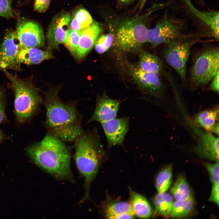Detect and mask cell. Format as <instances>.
<instances>
[{
  "label": "cell",
  "instance_id": "7",
  "mask_svg": "<svg viewBox=\"0 0 219 219\" xmlns=\"http://www.w3.org/2000/svg\"><path fill=\"white\" fill-rule=\"evenodd\" d=\"M148 30L142 18L126 20L117 30L116 45L124 51H137L147 41Z\"/></svg>",
  "mask_w": 219,
  "mask_h": 219
},
{
  "label": "cell",
  "instance_id": "2",
  "mask_svg": "<svg viewBox=\"0 0 219 219\" xmlns=\"http://www.w3.org/2000/svg\"><path fill=\"white\" fill-rule=\"evenodd\" d=\"M26 151L38 166L54 177L74 181L71 149L64 142L47 133L41 141L27 147Z\"/></svg>",
  "mask_w": 219,
  "mask_h": 219
},
{
  "label": "cell",
  "instance_id": "30",
  "mask_svg": "<svg viewBox=\"0 0 219 219\" xmlns=\"http://www.w3.org/2000/svg\"><path fill=\"white\" fill-rule=\"evenodd\" d=\"M7 100L5 90L0 88V124L9 123L5 113Z\"/></svg>",
  "mask_w": 219,
  "mask_h": 219
},
{
  "label": "cell",
  "instance_id": "36",
  "mask_svg": "<svg viewBox=\"0 0 219 219\" xmlns=\"http://www.w3.org/2000/svg\"><path fill=\"white\" fill-rule=\"evenodd\" d=\"M7 139V137L5 133L0 128V144Z\"/></svg>",
  "mask_w": 219,
  "mask_h": 219
},
{
  "label": "cell",
  "instance_id": "12",
  "mask_svg": "<svg viewBox=\"0 0 219 219\" xmlns=\"http://www.w3.org/2000/svg\"><path fill=\"white\" fill-rule=\"evenodd\" d=\"M71 19L70 14L66 12H60L53 17L46 35L48 51L58 49L63 43Z\"/></svg>",
  "mask_w": 219,
  "mask_h": 219
},
{
  "label": "cell",
  "instance_id": "31",
  "mask_svg": "<svg viewBox=\"0 0 219 219\" xmlns=\"http://www.w3.org/2000/svg\"><path fill=\"white\" fill-rule=\"evenodd\" d=\"M203 164L209 173L211 182L213 184L219 183V162L212 164L204 162Z\"/></svg>",
  "mask_w": 219,
  "mask_h": 219
},
{
  "label": "cell",
  "instance_id": "18",
  "mask_svg": "<svg viewBox=\"0 0 219 219\" xmlns=\"http://www.w3.org/2000/svg\"><path fill=\"white\" fill-rule=\"evenodd\" d=\"M51 52L44 51L38 48H21L16 58V62L20 66L21 64L27 65L37 64L53 58Z\"/></svg>",
  "mask_w": 219,
  "mask_h": 219
},
{
  "label": "cell",
  "instance_id": "24",
  "mask_svg": "<svg viewBox=\"0 0 219 219\" xmlns=\"http://www.w3.org/2000/svg\"><path fill=\"white\" fill-rule=\"evenodd\" d=\"M170 191L176 200H186L193 197L189 184L182 176L177 179Z\"/></svg>",
  "mask_w": 219,
  "mask_h": 219
},
{
  "label": "cell",
  "instance_id": "16",
  "mask_svg": "<svg viewBox=\"0 0 219 219\" xmlns=\"http://www.w3.org/2000/svg\"><path fill=\"white\" fill-rule=\"evenodd\" d=\"M101 32L99 24L96 22L82 31L75 56L81 59L84 57L95 45Z\"/></svg>",
  "mask_w": 219,
  "mask_h": 219
},
{
  "label": "cell",
  "instance_id": "19",
  "mask_svg": "<svg viewBox=\"0 0 219 219\" xmlns=\"http://www.w3.org/2000/svg\"><path fill=\"white\" fill-rule=\"evenodd\" d=\"M141 70L147 72L162 74L164 73L163 65L156 55L146 51H143L139 56L137 67Z\"/></svg>",
  "mask_w": 219,
  "mask_h": 219
},
{
  "label": "cell",
  "instance_id": "28",
  "mask_svg": "<svg viewBox=\"0 0 219 219\" xmlns=\"http://www.w3.org/2000/svg\"><path fill=\"white\" fill-rule=\"evenodd\" d=\"M82 31H77L69 28L63 42L66 48L75 56L78 47Z\"/></svg>",
  "mask_w": 219,
  "mask_h": 219
},
{
  "label": "cell",
  "instance_id": "38",
  "mask_svg": "<svg viewBox=\"0 0 219 219\" xmlns=\"http://www.w3.org/2000/svg\"><path fill=\"white\" fill-rule=\"evenodd\" d=\"M147 0H142V3L144 4Z\"/></svg>",
  "mask_w": 219,
  "mask_h": 219
},
{
  "label": "cell",
  "instance_id": "21",
  "mask_svg": "<svg viewBox=\"0 0 219 219\" xmlns=\"http://www.w3.org/2000/svg\"><path fill=\"white\" fill-rule=\"evenodd\" d=\"M130 204L134 215L141 218H147L152 214L150 205L145 198L134 191L131 192Z\"/></svg>",
  "mask_w": 219,
  "mask_h": 219
},
{
  "label": "cell",
  "instance_id": "10",
  "mask_svg": "<svg viewBox=\"0 0 219 219\" xmlns=\"http://www.w3.org/2000/svg\"><path fill=\"white\" fill-rule=\"evenodd\" d=\"M130 73L139 86L151 95L159 97L164 93L166 85L158 73L144 71L137 67L130 65Z\"/></svg>",
  "mask_w": 219,
  "mask_h": 219
},
{
  "label": "cell",
  "instance_id": "17",
  "mask_svg": "<svg viewBox=\"0 0 219 219\" xmlns=\"http://www.w3.org/2000/svg\"><path fill=\"white\" fill-rule=\"evenodd\" d=\"M192 12L209 29V36L219 41V14L218 12L203 11L198 9L191 2L190 0H184Z\"/></svg>",
  "mask_w": 219,
  "mask_h": 219
},
{
  "label": "cell",
  "instance_id": "33",
  "mask_svg": "<svg viewBox=\"0 0 219 219\" xmlns=\"http://www.w3.org/2000/svg\"><path fill=\"white\" fill-rule=\"evenodd\" d=\"M50 0H35L34 10L40 13H44L49 6Z\"/></svg>",
  "mask_w": 219,
  "mask_h": 219
},
{
  "label": "cell",
  "instance_id": "13",
  "mask_svg": "<svg viewBox=\"0 0 219 219\" xmlns=\"http://www.w3.org/2000/svg\"><path fill=\"white\" fill-rule=\"evenodd\" d=\"M129 120L128 117L115 118L101 124L109 149L116 145L124 147V140L129 129Z\"/></svg>",
  "mask_w": 219,
  "mask_h": 219
},
{
  "label": "cell",
  "instance_id": "22",
  "mask_svg": "<svg viewBox=\"0 0 219 219\" xmlns=\"http://www.w3.org/2000/svg\"><path fill=\"white\" fill-rule=\"evenodd\" d=\"M106 214L109 219H133L134 215L130 203L123 202L109 205L106 209Z\"/></svg>",
  "mask_w": 219,
  "mask_h": 219
},
{
  "label": "cell",
  "instance_id": "15",
  "mask_svg": "<svg viewBox=\"0 0 219 219\" xmlns=\"http://www.w3.org/2000/svg\"><path fill=\"white\" fill-rule=\"evenodd\" d=\"M199 136L196 153L200 157L219 162V138L208 132L195 128Z\"/></svg>",
  "mask_w": 219,
  "mask_h": 219
},
{
  "label": "cell",
  "instance_id": "26",
  "mask_svg": "<svg viewBox=\"0 0 219 219\" xmlns=\"http://www.w3.org/2000/svg\"><path fill=\"white\" fill-rule=\"evenodd\" d=\"M194 202L193 197L186 200H176L169 214L170 216L178 218L187 215L193 210Z\"/></svg>",
  "mask_w": 219,
  "mask_h": 219
},
{
  "label": "cell",
  "instance_id": "6",
  "mask_svg": "<svg viewBox=\"0 0 219 219\" xmlns=\"http://www.w3.org/2000/svg\"><path fill=\"white\" fill-rule=\"evenodd\" d=\"M201 41L199 37L182 35L164 44L163 58L176 72L183 85L186 84V66L190 50Z\"/></svg>",
  "mask_w": 219,
  "mask_h": 219
},
{
  "label": "cell",
  "instance_id": "25",
  "mask_svg": "<svg viewBox=\"0 0 219 219\" xmlns=\"http://www.w3.org/2000/svg\"><path fill=\"white\" fill-rule=\"evenodd\" d=\"M173 203L172 196L165 192L158 193L153 200L156 211L163 216H167L170 214Z\"/></svg>",
  "mask_w": 219,
  "mask_h": 219
},
{
  "label": "cell",
  "instance_id": "20",
  "mask_svg": "<svg viewBox=\"0 0 219 219\" xmlns=\"http://www.w3.org/2000/svg\"><path fill=\"white\" fill-rule=\"evenodd\" d=\"M218 112L217 109L203 111L197 115L196 122L207 131L218 135Z\"/></svg>",
  "mask_w": 219,
  "mask_h": 219
},
{
  "label": "cell",
  "instance_id": "32",
  "mask_svg": "<svg viewBox=\"0 0 219 219\" xmlns=\"http://www.w3.org/2000/svg\"><path fill=\"white\" fill-rule=\"evenodd\" d=\"M12 0H0V16L9 18L13 16L12 7Z\"/></svg>",
  "mask_w": 219,
  "mask_h": 219
},
{
  "label": "cell",
  "instance_id": "23",
  "mask_svg": "<svg viewBox=\"0 0 219 219\" xmlns=\"http://www.w3.org/2000/svg\"><path fill=\"white\" fill-rule=\"evenodd\" d=\"M93 23L92 17L86 10L81 8L77 10L71 19L69 28L77 31H82Z\"/></svg>",
  "mask_w": 219,
  "mask_h": 219
},
{
  "label": "cell",
  "instance_id": "8",
  "mask_svg": "<svg viewBox=\"0 0 219 219\" xmlns=\"http://www.w3.org/2000/svg\"><path fill=\"white\" fill-rule=\"evenodd\" d=\"M182 23L166 15L148 30L147 42L154 47L167 43L182 35Z\"/></svg>",
  "mask_w": 219,
  "mask_h": 219
},
{
  "label": "cell",
  "instance_id": "11",
  "mask_svg": "<svg viewBox=\"0 0 219 219\" xmlns=\"http://www.w3.org/2000/svg\"><path fill=\"white\" fill-rule=\"evenodd\" d=\"M21 48H39L44 46L45 37L41 27L32 21L19 22L16 30Z\"/></svg>",
  "mask_w": 219,
  "mask_h": 219
},
{
  "label": "cell",
  "instance_id": "4",
  "mask_svg": "<svg viewBox=\"0 0 219 219\" xmlns=\"http://www.w3.org/2000/svg\"><path fill=\"white\" fill-rule=\"evenodd\" d=\"M10 81L9 86L14 96L15 121L18 126L30 122L38 111L43 100L38 90L29 80L3 70Z\"/></svg>",
  "mask_w": 219,
  "mask_h": 219
},
{
  "label": "cell",
  "instance_id": "37",
  "mask_svg": "<svg viewBox=\"0 0 219 219\" xmlns=\"http://www.w3.org/2000/svg\"><path fill=\"white\" fill-rule=\"evenodd\" d=\"M122 2H128L131 0H120Z\"/></svg>",
  "mask_w": 219,
  "mask_h": 219
},
{
  "label": "cell",
  "instance_id": "34",
  "mask_svg": "<svg viewBox=\"0 0 219 219\" xmlns=\"http://www.w3.org/2000/svg\"><path fill=\"white\" fill-rule=\"evenodd\" d=\"M219 184L214 183L212 186L210 195L209 201L216 203L218 206L219 204Z\"/></svg>",
  "mask_w": 219,
  "mask_h": 219
},
{
  "label": "cell",
  "instance_id": "1",
  "mask_svg": "<svg viewBox=\"0 0 219 219\" xmlns=\"http://www.w3.org/2000/svg\"><path fill=\"white\" fill-rule=\"evenodd\" d=\"M59 90L51 89L45 93V124L48 133L64 142H74L84 132L81 117L75 104L60 99Z\"/></svg>",
  "mask_w": 219,
  "mask_h": 219
},
{
  "label": "cell",
  "instance_id": "27",
  "mask_svg": "<svg viewBox=\"0 0 219 219\" xmlns=\"http://www.w3.org/2000/svg\"><path fill=\"white\" fill-rule=\"evenodd\" d=\"M172 168L169 165L163 168L158 174L155 180V186L158 193L166 192L171 183Z\"/></svg>",
  "mask_w": 219,
  "mask_h": 219
},
{
  "label": "cell",
  "instance_id": "3",
  "mask_svg": "<svg viewBox=\"0 0 219 219\" xmlns=\"http://www.w3.org/2000/svg\"><path fill=\"white\" fill-rule=\"evenodd\" d=\"M74 143L76 166L84 179L85 193L79 204L90 199L91 184L99 171L101 160L105 152L95 130L84 132Z\"/></svg>",
  "mask_w": 219,
  "mask_h": 219
},
{
  "label": "cell",
  "instance_id": "29",
  "mask_svg": "<svg viewBox=\"0 0 219 219\" xmlns=\"http://www.w3.org/2000/svg\"><path fill=\"white\" fill-rule=\"evenodd\" d=\"M114 40V36L109 33L101 36L98 38L95 44V50L99 54L107 51L111 46Z\"/></svg>",
  "mask_w": 219,
  "mask_h": 219
},
{
  "label": "cell",
  "instance_id": "35",
  "mask_svg": "<svg viewBox=\"0 0 219 219\" xmlns=\"http://www.w3.org/2000/svg\"><path fill=\"white\" fill-rule=\"evenodd\" d=\"M219 71L210 82L207 90L218 93L219 91Z\"/></svg>",
  "mask_w": 219,
  "mask_h": 219
},
{
  "label": "cell",
  "instance_id": "14",
  "mask_svg": "<svg viewBox=\"0 0 219 219\" xmlns=\"http://www.w3.org/2000/svg\"><path fill=\"white\" fill-rule=\"evenodd\" d=\"M121 102L105 94L100 96L97 100L94 111L88 123L96 121L101 124L115 118Z\"/></svg>",
  "mask_w": 219,
  "mask_h": 219
},
{
  "label": "cell",
  "instance_id": "5",
  "mask_svg": "<svg viewBox=\"0 0 219 219\" xmlns=\"http://www.w3.org/2000/svg\"><path fill=\"white\" fill-rule=\"evenodd\" d=\"M219 71V49L217 46L205 47L196 55L190 68L189 81L194 88L208 84Z\"/></svg>",
  "mask_w": 219,
  "mask_h": 219
},
{
  "label": "cell",
  "instance_id": "9",
  "mask_svg": "<svg viewBox=\"0 0 219 219\" xmlns=\"http://www.w3.org/2000/svg\"><path fill=\"white\" fill-rule=\"evenodd\" d=\"M21 48L16 31L7 32L0 44V70L19 69L16 58Z\"/></svg>",
  "mask_w": 219,
  "mask_h": 219
}]
</instances>
